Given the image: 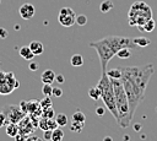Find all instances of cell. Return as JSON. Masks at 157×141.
Instances as JSON below:
<instances>
[{"instance_id": "cell-1", "label": "cell", "mask_w": 157, "mask_h": 141, "mask_svg": "<svg viewBox=\"0 0 157 141\" xmlns=\"http://www.w3.org/2000/svg\"><path fill=\"white\" fill-rule=\"evenodd\" d=\"M155 67L152 64H145L140 66H126L121 69L120 82L129 101L131 116H134L137 107L144 101L145 92Z\"/></svg>"}, {"instance_id": "cell-2", "label": "cell", "mask_w": 157, "mask_h": 141, "mask_svg": "<svg viewBox=\"0 0 157 141\" xmlns=\"http://www.w3.org/2000/svg\"><path fill=\"white\" fill-rule=\"evenodd\" d=\"M90 47L93 48L98 55L102 72L107 71L108 63L117 55V53L123 48L135 49L137 48L130 37H121V36H107L94 42H90Z\"/></svg>"}, {"instance_id": "cell-3", "label": "cell", "mask_w": 157, "mask_h": 141, "mask_svg": "<svg viewBox=\"0 0 157 141\" xmlns=\"http://www.w3.org/2000/svg\"><path fill=\"white\" fill-rule=\"evenodd\" d=\"M114 90V97H115V105L118 110V118L117 123L120 128L126 129L130 126V123L132 120V116L130 115V108H129V101L126 97V93L124 91V87L120 82V80L109 78Z\"/></svg>"}, {"instance_id": "cell-4", "label": "cell", "mask_w": 157, "mask_h": 141, "mask_svg": "<svg viewBox=\"0 0 157 141\" xmlns=\"http://www.w3.org/2000/svg\"><path fill=\"white\" fill-rule=\"evenodd\" d=\"M99 91H101V98L104 103V107L112 113V115L115 118H118V110H117V105H115V97H114V90L112 86V82L109 80V77L107 76L105 72H102V76L98 81V83L96 85Z\"/></svg>"}, {"instance_id": "cell-5", "label": "cell", "mask_w": 157, "mask_h": 141, "mask_svg": "<svg viewBox=\"0 0 157 141\" xmlns=\"http://www.w3.org/2000/svg\"><path fill=\"white\" fill-rule=\"evenodd\" d=\"M128 16H129V25L134 26L135 20L139 18V17L151 18L152 17V10H151V7L146 2H144V1H135L131 5Z\"/></svg>"}, {"instance_id": "cell-6", "label": "cell", "mask_w": 157, "mask_h": 141, "mask_svg": "<svg viewBox=\"0 0 157 141\" xmlns=\"http://www.w3.org/2000/svg\"><path fill=\"white\" fill-rule=\"evenodd\" d=\"M75 20H76V13H75V11L72 9H70V7L60 9L59 15H58V21H59V23L61 26L71 27L75 23Z\"/></svg>"}, {"instance_id": "cell-7", "label": "cell", "mask_w": 157, "mask_h": 141, "mask_svg": "<svg viewBox=\"0 0 157 141\" xmlns=\"http://www.w3.org/2000/svg\"><path fill=\"white\" fill-rule=\"evenodd\" d=\"M2 112L5 113L7 120L10 123H18L20 120L23 119V115L25 113L22 112V109L20 108V105H15V104H11V105H5Z\"/></svg>"}, {"instance_id": "cell-8", "label": "cell", "mask_w": 157, "mask_h": 141, "mask_svg": "<svg viewBox=\"0 0 157 141\" xmlns=\"http://www.w3.org/2000/svg\"><path fill=\"white\" fill-rule=\"evenodd\" d=\"M34 12H36V9H34V6H33L32 4H29V2L22 4V5L20 6V9H18V13H20V16H21L23 20H29V18H32V17L34 16Z\"/></svg>"}, {"instance_id": "cell-9", "label": "cell", "mask_w": 157, "mask_h": 141, "mask_svg": "<svg viewBox=\"0 0 157 141\" xmlns=\"http://www.w3.org/2000/svg\"><path fill=\"white\" fill-rule=\"evenodd\" d=\"M40 80H42V82L43 83H49V85H52L54 81H55V72L53 71V70H44L43 72H42V75H40Z\"/></svg>"}, {"instance_id": "cell-10", "label": "cell", "mask_w": 157, "mask_h": 141, "mask_svg": "<svg viewBox=\"0 0 157 141\" xmlns=\"http://www.w3.org/2000/svg\"><path fill=\"white\" fill-rule=\"evenodd\" d=\"M28 47H29V49L32 50V53H33L34 55H40V54H43V51H44V47H43V44H42L40 42H38V40H33V42H31Z\"/></svg>"}, {"instance_id": "cell-11", "label": "cell", "mask_w": 157, "mask_h": 141, "mask_svg": "<svg viewBox=\"0 0 157 141\" xmlns=\"http://www.w3.org/2000/svg\"><path fill=\"white\" fill-rule=\"evenodd\" d=\"M18 54H20L21 58H23L25 60H32V59L36 56V55L32 53V50L29 49L28 45H23V47H21L20 50H18Z\"/></svg>"}, {"instance_id": "cell-12", "label": "cell", "mask_w": 157, "mask_h": 141, "mask_svg": "<svg viewBox=\"0 0 157 141\" xmlns=\"http://www.w3.org/2000/svg\"><path fill=\"white\" fill-rule=\"evenodd\" d=\"M20 132V128L16 123H9L6 125V135L10 137H15Z\"/></svg>"}, {"instance_id": "cell-13", "label": "cell", "mask_w": 157, "mask_h": 141, "mask_svg": "<svg viewBox=\"0 0 157 141\" xmlns=\"http://www.w3.org/2000/svg\"><path fill=\"white\" fill-rule=\"evenodd\" d=\"M132 42L135 43V45L137 48H145L147 45H150L151 40L146 37H132Z\"/></svg>"}, {"instance_id": "cell-14", "label": "cell", "mask_w": 157, "mask_h": 141, "mask_svg": "<svg viewBox=\"0 0 157 141\" xmlns=\"http://www.w3.org/2000/svg\"><path fill=\"white\" fill-rule=\"evenodd\" d=\"M155 27H156V22H155V20L151 17V18H148V20L144 23V26L137 27V29L144 31V32H152V31L155 29Z\"/></svg>"}, {"instance_id": "cell-15", "label": "cell", "mask_w": 157, "mask_h": 141, "mask_svg": "<svg viewBox=\"0 0 157 141\" xmlns=\"http://www.w3.org/2000/svg\"><path fill=\"white\" fill-rule=\"evenodd\" d=\"M54 119H55L58 126H61V128H63V126H66V125L69 124V119H67L66 114H64V113H59V114H56V115L54 116Z\"/></svg>"}, {"instance_id": "cell-16", "label": "cell", "mask_w": 157, "mask_h": 141, "mask_svg": "<svg viewBox=\"0 0 157 141\" xmlns=\"http://www.w3.org/2000/svg\"><path fill=\"white\" fill-rule=\"evenodd\" d=\"M113 7H114V4H113L110 0H104V1H102L101 5H99V10H101V12H103V13L109 12Z\"/></svg>"}, {"instance_id": "cell-17", "label": "cell", "mask_w": 157, "mask_h": 141, "mask_svg": "<svg viewBox=\"0 0 157 141\" xmlns=\"http://www.w3.org/2000/svg\"><path fill=\"white\" fill-rule=\"evenodd\" d=\"M70 64L75 67H78L83 64V58L81 54H74L71 58H70Z\"/></svg>"}, {"instance_id": "cell-18", "label": "cell", "mask_w": 157, "mask_h": 141, "mask_svg": "<svg viewBox=\"0 0 157 141\" xmlns=\"http://www.w3.org/2000/svg\"><path fill=\"white\" fill-rule=\"evenodd\" d=\"M12 91H13V88L5 81V78L0 80V93H1V94H9V93L12 92Z\"/></svg>"}, {"instance_id": "cell-19", "label": "cell", "mask_w": 157, "mask_h": 141, "mask_svg": "<svg viewBox=\"0 0 157 141\" xmlns=\"http://www.w3.org/2000/svg\"><path fill=\"white\" fill-rule=\"evenodd\" d=\"M105 74H107V76L109 78H114V80H120V77H121V70L120 69H115V67L110 69V70H107Z\"/></svg>"}, {"instance_id": "cell-20", "label": "cell", "mask_w": 157, "mask_h": 141, "mask_svg": "<svg viewBox=\"0 0 157 141\" xmlns=\"http://www.w3.org/2000/svg\"><path fill=\"white\" fill-rule=\"evenodd\" d=\"M64 139V131L59 128L52 130V141H63Z\"/></svg>"}, {"instance_id": "cell-21", "label": "cell", "mask_w": 157, "mask_h": 141, "mask_svg": "<svg viewBox=\"0 0 157 141\" xmlns=\"http://www.w3.org/2000/svg\"><path fill=\"white\" fill-rule=\"evenodd\" d=\"M88 96L93 99V101H98L101 98V91L97 86H93V87H90L88 90Z\"/></svg>"}, {"instance_id": "cell-22", "label": "cell", "mask_w": 157, "mask_h": 141, "mask_svg": "<svg viewBox=\"0 0 157 141\" xmlns=\"http://www.w3.org/2000/svg\"><path fill=\"white\" fill-rule=\"evenodd\" d=\"M83 126H85V123H81V121H72V120H71V124H70L69 129H70L71 131H74V132H81L82 129H83Z\"/></svg>"}, {"instance_id": "cell-23", "label": "cell", "mask_w": 157, "mask_h": 141, "mask_svg": "<svg viewBox=\"0 0 157 141\" xmlns=\"http://www.w3.org/2000/svg\"><path fill=\"white\" fill-rule=\"evenodd\" d=\"M117 56L120 59H129V58H131V49L130 48H123L117 53Z\"/></svg>"}, {"instance_id": "cell-24", "label": "cell", "mask_w": 157, "mask_h": 141, "mask_svg": "<svg viewBox=\"0 0 157 141\" xmlns=\"http://www.w3.org/2000/svg\"><path fill=\"white\" fill-rule=\"evenodd\" d=\"M71 120H72V121H81V123H85V121H86V116H85V114H83L81 110H77V112H75V113L71 115Z\"/></svg>"}, {"instance_id": "cell-25", "label": "cell", "mask_w": 157, "mask_h": 141, "mask_svg": "<svg viewBox=\"0 0 157 141\" xmlns=\"http://www.w3.org/2000/svg\"><path fill=\"white\" fill-rule=\"evenodd\" d=\"M42 116H43V118H47V119L54 118V116H55V112H54V109H53L52 107H49V108H47V109H43Z\"/></svg>"}, {"instance_id": "cell-26", "label": "cell", "mask_w": 157, "mask_h": 141, "mask_svg": "<svg viewBox=\"0 0 157 141\" xmlns=\"http://www.w3.org/2000/svg\"><path fill=\"white\" fill-rule=\"evenodd\" d=\"M42 92H43L44 96L50 97V96L53 94V87H52V85H49V83H44L43 87H42Z\"/></svg>"}, {"instance_id": "cell-27", "label": "cell", "mask_w": 157, "mask_h": 141, "mask_svg": "<svg viewBox=\"0 0 157 141\" xmlns=\"http://www.w3.org/2000/svg\"><path fill=\"white\" fill-rule=\"evenodd\" d=\"M39 104H40V108H42V109H47V108L52 107V101H50V98H49L48 96H45L44 99H42V101L39 102Z\"/></svg>"}, {"instance_id": "cell-28", "label": "cell", "mask_w": 157, "mask_h": 141, "mask_svg": "<svg viewBox=\"0 0 157 141\" xmlns=\"http://www.w3.org/2000/svg\"><path fill=\"white\" fill-rule=\"evenodd\" d=\"M75 23H77L78 26H85L87 23V17L85 15H78V16H76Z\"/></svg>"}, {"instance_id": "cell-29", "label": "cell", "mask_w": 157, "mask_h": 141, "mask_svg": "<svg viewBox=\"0 0 157 141\" xmlns=\"http://www.w3.org/2000/svg\"><path fill=\"white\" fill-rule=\"evenodd\" d=\"M47 125H48V129H49V130H54V129L58 128V124H56V121H55L54 118L47 119Z\"/></svg>"}, {"instance_id": "cell-30", "label": "cell", "mask_w": 157, "mask_h": 141, "mask_svg": "<svg viewBox=\"0 0 157 141\" xmlns=\"http://www.w3.org/2000/svg\"><path fill=\"white\" fill-rule=\"evenodd\" d=\"M9 123H10V121L7 120V118H6L5 113H4V112H1V113H0V128H2V126H6Z\"/></svg>"}, {"instance_id": "cell-31", "label": "cell", "mask_w": 157, "mask_h": 141, "mask_svg": "<svg viewBox=\"0 0 157 141\" xmlns=\"http://www.w3.org/2000/svg\"><path fill=\"white\" fill-rule=\"evenodd\" d=\"M38 126L44 131V130H49L48 129V125H47V118H43L42 116V119L39 120V123H38Z\"/></svg>"}, {"instance_id": "cell-32", "label": "cell", "mask_w": 157, "mask_h": 141, "mask_svg": "<svg viewBox=\"0 0 157 141\" xmlns=\"http://www.w3.org/2000/svg\"><path fill=\"white\" fill-rule=\"evenodd\" d=\"M52 96H54V97H56V98L61 97V96H63V90H61L60 87H53V94H52Z\"/></svg>"}, {"instance_id": "cell-33", "label": "cell", "mask_w": 157, "mask_h": 141, "mask_svg": "<svg viewBox=\"0 0 157 141\" xmlns=\"http://www.w3.org/2000/svg\"><path fill=\"white\" fill-rule=\"evenodd\" d=\"M43 139H44V140H47V141L52 140V130H44Z\"/></svg>"}, {"instance_id": "cell-34", "label": "cell", "mask_w": 157, "mask_h": 141, "mask_svg": "<svg viewBox=\"0 0 157 141\" xmlns=\"http://www.w3.org/2000/svg\"><path fill=\"white\" fill-rule=\"evenodd\" d=\"M7 36H9V32L4 27H0V38L5 39V38H7Z\"/></svg>"}, {"instance_id": "cell-35", "label": "cell", "mask_w": 157, "mask_h": 141, "mask_svg": "<svg viewBox=\"0 0 157 141\" xmlns=\"http://www.w3.org/2000/svg\"><path fill=\"white\" fill-rule=\"evenodd\" d=\"M104 112H105L104 107H97V108H96V114H97L98 116H103V115H104Z\"/></svg>"}, {"instance_id": "cell-36", "label": "cell", "mask_w": 157, "mask_h": 141, "mask_svg": "<svg viewBox=\"0 0 157 141\" xmlns=\"http://www.w3.org/2000/svg\"><path fill=\"white\" fill-rule=\"evenodd\" d=\"M55 81L58 82V83H64L65 82V77H64V75H55Z\"/></svg>"}, {"instance_id": "cell-37", "label": "cell", "mask_w": 157, "mask_h": 141, "mask_svg": "<svg viewBox=\"0 0 157 141\" xmlns=\"http://www.w3.org/2000/svg\"><path fill=\"white\" fill-rule=\"evenodd\" d=\"M29 70L31 71H36V70H38V64L37 63H34V61H32V63H29Z\"/></svg>"}, {"instance_id": "cell-38", "label": "cell", "mask_w": 157, "mask_h": 141, "mask_svg": "<svg viewBox=\"0 0 157 141\" xmlns=\"http://www.w3.org/2000/svg\"><path fill=\"white\" fill-rule=\"evenodd\" d=\"M16 141H25V139H26V136H23V134H21V132H18L15 137H13Z\"/></svg>"}, {"instance_id": "cell-39", "label": "cell", "mask_w": 157, "mask_h": 141, "mask_svg": "<svg viewBox=\"0 0 157 141\" xmlns=\"http://www.w3.org/2000/svg\"><path fill=\"white\" fill-rule=\"evenodd\" d=\"M134 130H135V131L141 130V125H140V124H135V125H134Z\"/></svg>"}, {"instance_id": "cell-40", "label": "cell", "mask_w": 157, "mask_h": 141, "mask_svg": "<svg viewBox=\"0 0 157 141\" xmlns=\"http://www.w3.org/2000/svg\"><path fill=\"white\" fill-rule=\"evenodd\" d=\"M103 141H113V139H112L110 136H104V139H103Z\"/></svg>"}, {"instance_id": "cell-41", "label": "cell", "mask_w": 157, "mask_h": 141, "mask_svg": "<svg viewBox=\"0 0 157 141\" xmlns=\"http://www.w3.org/2000/svg\"><path fill=\"white\" fill-rule=\"evenodd\" d=\"M0 4H1V0H0Z\"/></svg>"}]
</instances>
